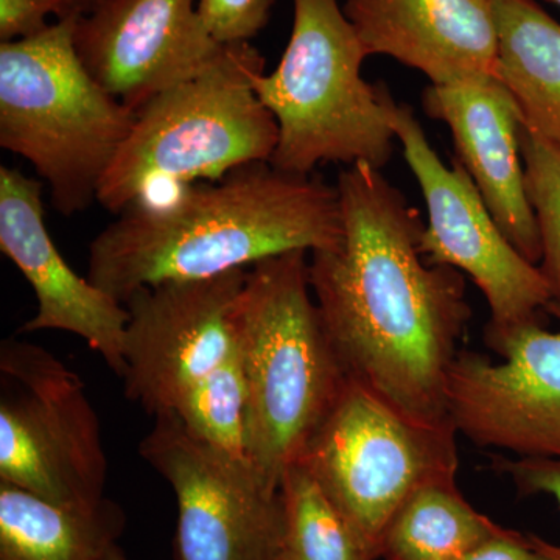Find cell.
I'll list each match as a JSON object with an SVG mask.
<instances>
[{
  "label": "cell",
  "mask_w": 560,
  "mask_h": 560,
  "mask_svg": "<svg viewBox=\"0 0 560 560\" xmlns=\"http://www.w3.org/2000/svg\"><path fill=\"white\" fill-rule=\"evenodd\" d=\"M335 186L342 237L313 250L308 278L342 370L412 418L452 422L448 372L471 318L466 279L425 260V223L382 171L349 165Z\"/></svg>",
  "instance_id": "1"
},
{
  "label": "cell",
  "mask_w": 560,
  "mask_h": 560,
  "mask_svg": "<svg viewBox=\"0 0 560 560\" xmlns=\"http://www.w3.org/2000/svg\"><path fill=\"white\" fill-rule=\"evenodd\" d=\"M117 215L91 243L88 279L120 304L143 287L215 278L342 237L337 186L270 162L142 198Z\"/></svg>",
  "instance_id": "2"
},
{
  "label": "cell",
  "mask_w": 560,
  "mask_h": 560,
  "mask_svg": "<svg viewBox=\"0 0 560 560\" xmlns=\"http://www.w3.org/2000/svg\"><path fill=\"white\" fill-rule=\"evenodd\" d=\"M307 250L253 265L234 308L249 393L248 458L280 489L348 381L324 329Z\"/></svg>",
  "instance_id": "3"
},
{
  "label": "cell",
  "mask_w": 560,
  "mask_h": 560,
  "mask_svg": "<svg viewBox=\"0 0 560 560\" xmlns=\"http://www.w3.org/2000/svg\"><path fill=\"white\" fill-rule=\"evenodd\" d=\"M370 57L340 0H293V28L278 68L254 91L278 121L270 164L312 175L320 164L382 171L394 153L397 103L361 77Z\"/></svg>",
  "instance_id": "4"
},
{
  "label": "cell",
  "mask_w": 560,
  "mask_h": 560,
  "mask_svg": "<svg viewBox=\"0 0 560 560\" xmlns=\"http://www.w3.org/2000/svg\"><path fill=\"white\" fill-rule=\"evenodd\" d=\"M77 20L0 44V147L31 162L65 217L97 201L138 117L81 65Z\"/></svg>",
  "instance_id": "5"
},
{
  "label": "cell",
  "mask_w": 560,
  "mask_h": 560,
  "mask_svg": "<svg viewBox=\"0 0 560 560\" xmlns=\"http://www.w3.org/2000/svg\"><path fill=\"white\" fill-rule=\"evenodd\" d=\"M265 58L250 43L226 44L212 68L151 98L110 164L97 201L110 213L153 197L156 186L219 180L270 162L278 121L254 91Z\"/></svg>",
  "instance_id": "6"
},
{
  "label": "cell",
  "mask_w": 560,
  "mask_h": 560,
  "mask_svg": "<svg viewBox=\"0 0 560 560\" xmlns=\"http://www.w3.org/2000/svg\"><path fill=\"white\" fill-rule=\"evenodd\" d=\"M456 434L452 422H422L348 377L296 463L381 558L386 526L412 490L458 475Z\"/></svg>",
  "instance_id": "7"
},
{
  "label": "cell",
  "mask_w": 560,
  "mask_h": 560,
  "mask_svg": "<svg viewBox=\"0 0 560 560\" xmlns=\"http://www.w3.org/2000/svg\"><path fill=\"white\" fill-rule=\"evenodd\" d=\"M101 422L79 375L49 350L0 346V481L68 508L105 500Z\"/></svg>",
  "instance_id": "8"
},
{
  "label": "cell",
  "mask_w": 560,
  "mask_h": 560,
  "mask_svg": "<svg viewBox=\"0 0 560 560\" xmlns=\"http://www.w3.org/2000/svg\"><path fill=\"white\" fill-rule=\"evenodd\" d=\"M156 423L139 445L178 503V560H282L285 510L248 459L235 458L195 436L175 412Z\"/></svg>",
  "instance_id": "9"
},
{
  "label": "cell",
  "mask_w": 560,
  "mask_h": 560,
  "mask_svg": "<svg viewBox=\"0 0 560 560\" xmlns=\"http://www.w3.org/2000/svg\"><path fill=\"white\" fill-rule=\"evenodd\" d=\"M393 127L429 213L420 237L425 260L474 280L489 305L486 329L539 319L552 301L550 285L508 241L464 165L456 158L451 167L442 162L410 105L396 106Z\"/></svg>",
  "instance_id": "10"
},
{
  "label": "cell",
  "mask_w": 560,
  "mask_h": 560,
  "mask_svg": "<svg viewBox=\"0 0 560 560\" xmlns=\"http://www.w3.org/2000/svg\"><path fill=\"white\" fill-rule=\"evenodd\" d=\"M547 312L560 320V301H551ZM486 342L501 363L463 349L448 372L453 427L478 447L560 458V331L534 319L486 329Z\"/></svg>",
  "instance_id": "11"
},
{
  "label": "cell",
  "mask_w": 560,
  "mask_h": 560,
  "mask_svg": "<svg viewBox=\"0 0 560 560\" xmlns=\"http://www.w3.org/2000/svg\"><path fill=\"white\" fill-rule=\"evenodd\" d=\"M246 270L143 287L125 301V394L149 415L175 411L184 394L237 352L234 308Z\"/></svg>",
  "instance_id": "12"
},
{
  "label": "cell",
  "mask_w": 560,
  "mask_h": 560,
  "mask_svg": "<svg viewBox=\"0 0 560 560\" xmlns=\"http://www.w3.org/2000/svg\"><path fill=\"white\" fill-rule=\"evenodd\" d=\"M73 46L88 73L138 110L200 77L223 55L198 0H97L75 21Z\"/></svg>",
  "instance_id": "13"
},
{
  "label": "cell",
  "mask_w": 560,
  "mask_h": 560,
  "mask_svg": "<svg viewBox=\"0 0 560 560\" xmlns=\"http://www.w3.org/2000/svg\"><path fill=\"white\" fill-rule=\"evenodd\" d=\"M0 249L38 300L35 318L21 327V334L69 331L124 377L127 308L69 267L44 221L43 184L7 165L0 167Z\"/></svg>",
  "instance_id": "14"
},
{
  "label": "cell",
  "mask_w": 560,
  "mask_h": 560,
  "mask_svg": "<svg viewBox=\"0 0 560 560\" xmlns=\"http://www.w3.org/2000/svg\"><path fill=\"white\" fill-rule=\"evenodd\" d=\"M422 106L430 119L447 125L456 160L508 241L530 264L539 265V230L526 194L521 151L522 116L511 92L499 79L430 84Z\"/></svg>",
  "instance_id": "15"
},
{
  "label": "cell",
  "mask_w": 560,
  "mask_h": 560,
  "mask_svg": "<svg viewBox=\"0 0 560 560\" xmlns=\"http://www.w3.org/2000/svg\"><path fill=\"white\" fill-rule=\"evenodd\" d=\"M370 57L419 70L436 86L499 79L495 0H345Z\"/></svg>",
  "instance_id": "16"
},
{
  "label": "cell",
  "mask_w": 560,
  "mask_h": 560,
  "mask_svg": "<svg viewBox=\"0 0 560 560\" xmlns=\"http://www.w3.org/2000/svg\"><path fill=\"white\" fill-rule=\"evenodd\" d=\"M124 525V512L110 500L60 506L0 481V560H102Z\"/></svg>",
  "instance_id": "17"
},
{
  "label": "cell",
  "mask_w": 560,
  "mask_h": 560,
  "mask_svg": "<svg viewBox=\"0 0 560 560\" xmlns=\"http://www.w3.org/2000/svg\"><path fill=\"white\" fill-rule=\"evenodd\" d=\"M499 80L523 127L560 147V24L537 0H495Z\"/></svg>",
  "instance_id": "18"
},
{
  "label": "cell",
  "mask_w": 560,
  "mask_h": 560,
  "mask_svg": "<svg viewBox=\"0 0 560 560\" xmlns=\"http://www.w3.org/2000/svg\"><path fill=\"white\" fill-rule=\"evenodd\" d=\"M456 477L444 475L412 490L386 526L381 558L460 560L503 529L464 499Z\"/></svg>",
  "instance_id": "19"
},
{
  "label": "cell",
  "mask_w": 560,
  "mask_h": 560,
  "mask_svg": "<svg viewBox=\"0 0 560 560\" xmlns=\"http://www.w3.org/2000/svg\"><path fill=\"white\" fill-rule=\"evenodd\" d=\"M285 530L282 560H377L300 463L280 481Z\"/></svg>",
  "instance_id": "20"
},
{
  "label": "cell",
  "mask_w": 560,
  "mask_h": 560,
  "mask_svg": "<svg viewBox=\"0 0 560 560\" xmlns=\"http://www.w3.org/2000/svg\"><path fill=\"white\" fill-rule=\"evenodd\" d=\"M172 412L195 436L249 460V393L238 350L187 390Z\"/></svg>",
  "instance_id": "21"
},
{
  "label": "cell",
  "mask_w": 560,
  "mask_h": 560,
  "mask_svg": "<svg viewBox=\"0 0 560 560\" xmlns=\"http://www.w3.org/2000/svg\"><path fill=\"white\" fill-rule=\"evenodd\" d=\"M521 151L526 194L539 230V268L550 285L552 301H560V147L522 124Z\"/></svg>",
  "instance_id": "22"
},
{
  "label": "cell",
  "mask_w": 560,
  "mask_h": 560,
  "mask_svg": "<svg viewBox=\"0 0 560 560\" xmlns=\"http://www.w3.org/2000/svg\"><path fill=\"white\" fill-rule=\"evenodd\" d=\"M276 0H198V11L221 44L249 43L271 20Z\"/></svg>",
  "instance_id": "23"
},
{
  "label": "cell",
  "mask_w": 560,
  "mask_h": 560,
  "mask_svg": "<svg viewBox=\"0 0 560 560\" xmlns=\"http://www.w3.org/2000/svg\"><path fill=\"white\" fill-rule=\"evenodd\" d=\"M68 18V0H0V40L27 39L47 31L49 18Z\"/></svg>",
  "instance_id": "24"
},
{
  "label": "cell",
  "mask_w": 560,
  "mask_h": 560,
  "mask_svg": "<svg viewBox=\"0 0 560 560\" xmlns=\"http://www.w3.org/2000/svg\"><path fill=\"white\" fill-rule=\"evenodd\" d=\"M500 474L508 475L523 497L551 495L560 508V458H493ZM550 550L560 560V547L550 544Z\"/></svg>",
  "instance_id": "25"
},
{
  "label": "cell",
  "mask_w": 560,
  "mask_h": 560,
  "mask_svg": "<svg viewBox=\"0 0 560 560\" xmlns=\"http://www.w3.org/2000/svg\"><path fill=\"white\" fill-rule=\"evenodd\" d=\"M460 560H558L550 544L537 536H523L517 530L503 528L482 541L480 547Z\"/></svg>",
  "instance_id": "26"
},
{
  "label": "cell",
  "mask_w": 560,
  "mask_h": 560,
  "mask_svg": "<svg viewBox=\"0 0 560 560\" xmlns=\"http://www.w3.org/2000/svg\"><path fill=\"white\" fill-rule=\"evenodd\" d=\"M97 0H68V18L83 16ZM66 18V20H68Z\"/></svg>",
  "instance_id": "27"
},
{
  "label": "cell",
  "mask_w": 560,
  "mask_h": 560,
  "mask_svg": "<svg viewBox=\"0 0 560 560\" xmlns=\"http://www.w3.org/2000/svg\"><path fill=\"white\" fill-rule=\"evenodd\" d=\"M102 560H127V558H125L124 552H121L119 545H114V547L103 556Z\"/></svg>",
  "instance_id": "28"
},
{
  "label": "cell",
  "mask_w": 560,
  "mask_h": 560,
  "mask_svg": "<svg viewBox=\"0 0 560 560\" xmlns=\"http://www.w3.org/2000/svg\"><path fill=\"white\" fill-rule=\"evenodd\" d=\"M552 3H556V5L560 7V0H551Z\"/></svg>",
  "instance_id": "29"
}]
</instances>
